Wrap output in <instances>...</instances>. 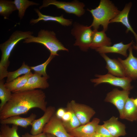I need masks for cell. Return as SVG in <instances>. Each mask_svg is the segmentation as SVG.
Listing matches in <instances>:
<instances>
[{"label":"cell","instance_id":"obj_39","mask_svg":"<svg viewBox=\"0 0 137 137\" xmlns=\"http://www.w3.org/2000/svg\"><path fill=\"white\" fill-rule=\"evenodd\" d=\"M0 137H3L2 136L1 134H0Z\"/></svg>","mask_w":137,"mask_h":137},{"label":"cell","instance_id":"obj_10","mask_svg":"<svg viewBox=\"0 0 137 137\" xmlns=\"http://www.w3.org/2000/svg\"><path fill=\"white\" fill-rule=\"evenodd\" d=\"M43 132L53 134L56 137H73L66 130L61 119L55 114L45 125Z\"/></svg>","mask_w":137,"mask_h":137},{"label":"cell","instance_id":"obj_6","mask_svg":"<svg viewBox=\"0 0 137 137\" xmlns=\"http://www.w3.org/2000/svg\"><path fill=\"white\" fill-rule=\"evenodd\" d=\"M51 5L55 6L58 9L63 10L67 13L73 14L78 17L82 16L85 12L84 8V4L77 0L66 2L56 0H44L39 9L40 10Z\"/></svg>","mask_w":137,"mask_h":137},{"label":"cell","instance_id":"obj_17","mask_svg":"<svg viewBox=\"0 0 137 137\" xmlns=\"http://www.w3.org/2000/svg\"><path fill=\"white\" fill-rule=\"evenodd\" d=\"M103 122V125L114 137L124 136L126 134L125 125L118 121V118L113 116Z\"/></svg>","mask_w":137,"mask_h":137},{"label":"cell","instance_id":"obj_37","mask_svg":"<svg viewBox=\"0 0 137 137\" xmlns=\"http://www.w3.org/2000/svg\"><path fill=\"white\" fill-rule=\"evenodd\" d=\"M133 101L135 105L137 107V97L135 99L133 98Z\"/></svg>","mask_w":137,"mask_h":137},{"label":"cell","instance_id":"obj_32","mask_svg":"<svg viewBox=\"0 0 137 137\" xmlns=\"http://www.w3.org/2000/svg\"><path fill=\"white\" fill-rule=\"evenodd\" d=\"M66 109V111L61 119L63 122L69 121L71 119L73 115L72 111L70 109L67 107Z\"/></svg>","mask_w":137,"mask_h":137},{"label":"cell","instance_id":"obj_26","mask_svg":"<svg viewBox=\"0 0 137 137\" xmlns=\"http://www.w3.org/2000/svg\"><path fill=\"white\" fill-rule=\"evenodd\" d=\"M31 70L30 67L23 62L22 66L18 70L13 72H8L7 76L6 82H10L21 75H24L29 73L31 71Z\"/></svg>","mask_w":137,"mask_h":137},{"label":"cell","instance_id":"obj_20","mask_svg":"<svg viewBox=\"0 0 137 137\" xmlns=\"http://www.w3.org/2000/svg\"><path fill=\"white\" fill-rule=\"evenodd\" d=\"M34 10L37 14L38 18L36 19H31L30 22V24L33 25L42 20L45 22L51 21L57 22L64 26H68L72 24V20L64 18L63 15L60 16H53L45 15L41 13L39 10L37 8L35 9Z\"/></svg>","mask_w":137,"mask_h":137},{"label":"cell","instance_id":"obj_30","mask_svg":"<svg viewBox=\"0 0 137 137\" xmlns=\"http://www.w3.org/2000/svg\"><path fill=\"white\" fill-rule=\"evenodd\" d=\"M72 111L73 115L71 119L68 122H62L65 128L68 133L81 125L79 120L74 113Z\"/></svg>","mask_w":137,"mask_h":137},{"label":"cell","instance_id":"obj_31","mask_svg":"<svg viewBox=\"0 0 137 137\" xmlns=\"http://www.w3.org/2000/svg\"><path fill=\"white\" fill-rule=\"evenodd\" d=\"M96 133L104 137H114L103 125H98L97 126L96 129Z\"/></svg>","mask_w":137,"mask_h":137},{"label":"cell","instance_id":"obj_25","mask_svg":"<svg viewBox=\"0 0 137 137\" xmlns=\"http://www.w3.org/2000/svg\"><path fill=\"white\" fill-rule=\"evenodd\" d=\"M17 10L18 11V16L20 20L24 16L27 9L30 6L39 5L38 3L28 0H14L13 1Z\"/></svg>","mask_w":137,"mask_h":137},{"label":"cell","instance_id":"obj_21","mask_svg":"<svg viewBox=\"0 0 137 137\" xmlns=\"http://www.w3.org/2000/svg\"><path fill=\"white\" fill-rule=\"evenodd\" d=\"M92 43L90 48L95 49L104 46H110L112 44L110 38L108 37L103 30L98 31L93 30Z\"/></svg>","mask_w":137,"mask_h":137},{"label":"cell","instance_id":"obj_4","mask_svg":"<svg viewBox=\"0 0 137 137\" xmlns=\"http://www.w3.org/2000/svg\"><path fill=\"white\" fill-rule=\"evenodd\" d=\"M23 42L26 43H36L42 44L49 51L50 54L55 56L59 55L57 52L59 51H68L57 39L56 33L53 31L41 29L37 36L32 35L25 39Z\"/></svg>","mask_w":137,"mask_h":137},{"label":"cell","instance_id":"obj_35","mask_svg":"<svg viewBox=\"0 0 137 137\" xmlns=\"http://www.w3.org/2000/svg\"><path fill=\"white\" fill-rule=\"evenodd\" d=\"M92 136L93 137H104L100 134L96 133Z\"/></svg>","mask_w":137,"mask_h":137},{"label":"cell","instance_id":"obj_15","mask_svg":"<svg viewBox=\"0 0 137 137\" xmlns=\"http://www.w3.org/2000/svg\"><path fill=\"white\" fill-rule=\"evenodd\" d=\"M48 78L34 72L28 79L26 85L20 91L31 90L37 89H46L49 86L47 80Z\"/></svg>","mask_w":137,"mask_h":137},{"label":"cell","instance_id":"obj_40","mask_svg":"<svg viewBox=\"0 0 137 137\" xmlns=\"http://www.w3.org/2000/svg\"><path fill=\"white\" fill-rule=\"evenodd\" d=\"M93 137V136H88V137Z\"/></svg>","mask_w":137,"mask_h":137},{"label":"cell","instance_id":"obj_12","mask_svg":"<svg viewBox=\"0 0 137 137\" xmlns=\"http://www.w3.org/2000/svg\"><path fill=\"white\" fill-rule=\"evenodd\" d=\"M56 110L55 107L53 106L47 107L43 115L39 118L35 119L32 123L31 134L36 135L42 133L45 125L55 114Z\"/></svg>","mask_w":137,"mask_h":137},{"label":"cell","instance_id":"obj_11","mask_svg":"<svg viewBox=\"0 0 137 137\" xmlns=\"http://www.w3.org/2000/svg\"><path fill=\"white\" fill-rule=\"evenodd\" d=\"M132 48L131 46L128 49L129 54L126 59L123 60L120 58L117 59L124 68L126 77L132 80L137 79V58L133 55Z\"/></svg>","mask_w":137,"mask_h":137},{"label":"cell","instance_id":"obj_18","mask_svg":"<svg viewBox=\"0 0 137 137\" xmlns=\"http://www.w3.org/2000/svg\"><path fill=\"white\" fill-rule=\"evenodd\" d=\"M132 41L130 43L124 44L122 42L115 43L112 46H104L95 50L100 54L109 53H117L121 54L125 57L128 55L127 50L133 44Z\"/></svg>","mask_w":137,"mask_h":137},{"label":"cell","instance_id":"obj_14","mask_svg":"<svg viewBox=\"0 0 137 137\" xmlns=\"http://www.w3.org/2000/svg\"><path fill=\"white\" fill-rule=\"evenodd\" d=\"M100 55L106 62V68L108 70V74L119 77H126L124 68L117 59H111L105 54Z\"/></svg>","mask_w":137,"mask_h":137},{"label":"cell","instance_id":"obj_23","mask_svg":"<svg viewBox=\"0 0 137 137\" xmlns=\"http://www.w3.org/2000/svg\"><path fill=\"white\" fill-rule=\"evenodd\" d=\"M133 98L128 97L124 108L123 119L132 122L137 120V107L134 104Z\"/></svg>","mask_w":137,"mask_h":137},{"label":"cell","instance_id":"obj_24","mask_svg":"<svg viewBox=\"0 0 137 137\" xmlns=\"http://www.w3.org/2000/svg\"><path fill=\"white\" fill-rule=\"evenodd\" d=\"M17 10L13 1L0 0V14L5 19H8L10 15Z\"/></svg>","mask_w":137,"mask_h":137},{"label":"cell","instance_id":"obj_3","mask_svg":"<svg viewBox=\"0 0 137 137\" xmlns=\"http://www.w3.org/2000/svg\"><path fill=\"white\" fill-rule=\"evenodd\" d=\"M33 34V32L30 31L16 30L7 40L0 44L2 55L0 61V80L7 77V69L10 63L9 59L15 46L20 41L29 38Z\"/></svg>","mask_w":137,"mask_h":137},{"label":"cell","instance_id":"obj_38","mask_svg":"<svg viewBox=\"0 0 137 137\" xmlns=\"http://www.w3.org/2000/svg\"><path fill=\"white\" fill-rule=\"evenodd\" d=\"M133 47L134 49L137 50V44L133 45Z\"/></svg>","mask_w":137,"mask_h":137},{"label":"cell","instance_id":"obj_8","mask_svg":"<svg viewBox=\"0 0 137 137\" xmlns=\"http://www.w3.org/2000/svg\"><path fill=\"white\" fill-rule=\"evenodd\" d=\"M67 107L74 113L81 125L89 122L90 119L95 113V111L89 106L76 102L73 100L68 103Z\"/></svg>","mask_w":137,"mask_h":137},{"label":"cell","instance_id":"obj_13","mask_svg":"<svg viewBox=\"0 0 137 137\" xmlns=\"http://www.w3.org/2000/svg\"><path fill=\"white\" fill-rule=\"evenodd\" d=\"M100 121L99 118H94L91 122L81 125L68 133L73 137L92 136L96 133V129Z\"/></svg>","mask_w":137,"mask_h":137},{"label":"cell","instance_id":"obj_7","mask_svg":"<svg viewBox=\"0 0 137 137\" xmlns=\"http://www.w3.org/2000/svg\"><path fill=\"white\" fill-rule=\"evenodd\" d=\"M95 76L97 78L91 80L92 82L95 83V86L102 83H107L129 91L133 87L131 84L132 80L127 77H119L108 73L104 75L96 74Z\"/></svg>","mask_w":137,"mask_h":137},{"label":"cell","instance_id":"obj_2","mask_svg":"<svg viewBox=\"0 0 137 137\" xmlns=\"http://www.w3.org/2000/svg\"><path fill=\"white\" fill-rule=\"evenodd\" d=\"M87 10L93 17L92 22L90 26L94 30H98L100 26L105 32L108 30L110 21L114 19L120 12L117 8L109 0H101L99 5L94 9Z\"/></svg>","mask_w":137,"mask_h":137},{"label":"cell","instance_id":"obj_19","mask_svg":"<svg viewBox=\"0 0 137 137\" xmlns=\"http://www.w3.org/2000/svg\"><path fill=\"white\" fill-rule=\"evenodd\" d=\"M36 117V115L33 113L26 117H22L19 115L14 116L0 120V123L1 124H12L26 128L31 125Z\"/></svg>","mask_w":137,"mask_h":137},{"label":"cell","instance_id":"obj_29","mask_svg":"<svg viewBox=\"0 0 137 137\" xmlns=\"http://www.w3.org/2000/svg\"><path fill=\"white\" fill-rule=\"evenodd\" d=\"M55 56L50 54L48 59L44 63L36 66H31V69L33 70L34 72L37 73L43 77L48 78L49 76L47 75L46 72V67Z\"/></svg>","mask_w":137,"mask_h":137},{"label":"cell","instance_id":"obj_16","mask_svg":"<svg viewBox=\"0 0 137 137\" xmlns=\"http://www.w3.org/2000/svg\"><path fill=\"white\" fill-rule=\"evenodd\" d=\"M132 6V3H129L126 5L124 9L113 19L110 21L109 23H120L127 28L126 33L130 31L134 36L137 42V34L135 32L129 23L128 15Z\"/></svg>","mask_w":137,"mask_h":137},{"label":"cell","instance_id":"obj_1","mask_svg":"<svg viewBox=\"0 0 137 137\" xmlns=\"http://www.w3.org/2000/svg\"><path fill=\"white\" fill-rule=\"evenodd\" d=\"M46 97L45 93L40 89L12 93L10 99L0 111V120L26 114L34 108L44 112L47 108Z\"/></svg>","mask_w":137,"mask_h":137},{"label":"cell","instance_id":"obj_28","mask_svg":"<svg viewBox=\"0 0 137 137\" xmlns=\"http://www.w3.org/2000/svg\"><path fill=\"white\" fill-rule=\"evenodd\" d=\"M18 126L13 125L10 127L8 125L1 124L0 134L3 137H20L17 133Z\"/></svg>","mask_w":137,"mask_h":137},{"label":"cell","instance_id":"obj_33","mask_svg":"<svg viewBox=\"0 0 137 137\" xmlns=\"http://www.w3.org/2000/svg\"><path fill=\"white\" fill-rule=\"evenodd\" d=\"M66 111V109L62 108H60L57 110L55 114L57 117L61 119Z\"/></svg>","mask_w":137,"mask_h":137},{"label":"cell","instance_id":"obj_34","mask_svg":"<svg viewBox=\"0 0 137 137\" xmlns=\"http://www.w3.org/2000/svg\"><path fill=\"white\" fill-rule=\"evenodd\" d=\"M22 137H47V135L46 133L44 132L36 135H32L27 132L22 135Z\"/></svg>","mask_w":137,"mask_h":137},{"label":"cell","instance_id":"obj_27","mask_svg":"<svg viewBox=\"0 0 137 137\" xmlns=\"http://www.w3.org/2000/svg\"><path fill=\"white\" fill-rule=\"evenodd\" d=\"M12 92L5 85L4 79L0 80V111L4 106L10 99L12 96Z\"/></svg>","mask_w":137,"mask_h":137},{"label":"cell","instance_id":"obj_9","mask_svg":"<svg viewBox=\"0 0 137 137\" xmlns=\"http://www.w3.org/2000/svg\"><path fill=\"white\" fill-rule=\"evenodd\" d=\"M130 93L129 91L120 90L115 88L107 94L105 99L106 102L112 104L117 108L119 112L120 117L122 119L123 118L124 107Z\"/></svg>","mask_w":137,"mask_h":137},{"label":"cell","instance_id":"obj_5","mask_svg":"<svg viewBox=\"0 0 137 137\" xmlns=\"http://www.w3.org/2000/svg\"><path fill=\"white\" fill-rule=\"evenodd\" d=\"M91 28L76 22L73 24L71 34L76 39L74 45L82 51L87 52L91 45L93 32Z\"/></svg>","mask_w":137,"mask_h":137},{"label":"cell","instance_id":"obj_22","mask_svg":"<svg viewBox=\"0 0 137 137\" xmlns=\"http://www.w3.org/2000/svg\"><path fill=\"white\" fill-rule=\"evenodd\" d=\"M33 74L31 71L10 82H6L5 85L12 93L19 91L25 86L28 79Z\"/></svg>","mask_w":137,"mask_h":137},{"label":"cell","instance_id":"obj_36","mask_svg":"<svg viewBox=\"0 0 137 137\" xmlns=\"http://www.w3.org/2000/svg\"><path fill=\"white\" fill-rule=\"evenodd\" d=\"M47 137H56L55 136L49 133H46Z\"/></svg>","mask_w":137,"mask_h":137}]
</instances>
